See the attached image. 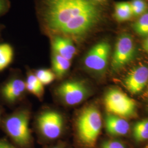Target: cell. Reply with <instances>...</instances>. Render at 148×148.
<instances>
[{"label": "cell", "instance_id": "cell-15", "mask_svg": "<svg viewBox=\"0 0 148 148\" xmlns=\"http://www.w3.org/2000/svg\"><path fill=\"white\" fill-rule=\"evenodd\" d=\"M114 16L117 21H127L132 17V13L130 2H121L115 5Z\"/></svg>", "mask_w": 148, "mask_h": 148}, {"label": "cell", "instance_id": "cell-1", "mask_svg": "<svg viewBox=\"0 0 148 148\" xmlns=\"http://www.w3.org/2000/svg\"><path fill=\"white\" fill-rule=\"evenodd\" d=\"M38 12L48 32L73 41L86 36L101 19V8L93 0H38Z\"/></svg>", "mask_w": 148, "mask_h": 148}, {"label": "cell", "instance_id": "cell-7", "mask_svg": "<svg viewBox=\"0 0 148 148\" xmlns=\"http://www.w3.org/2000/svg\"><path fill=\"white\" fill-rule=\"evenodd\" d=\"M37 126L45 137L56 139L59 137L63 131V118L57 111H46L38 117Z\"/></svg>", "mask_w": 148, "mask_h": 148}, {"label": "cell", "instance_id": "cell-9", "mask_svg": "<svg viewBox=\"0 0 148 148\" xmlns=\"http://www.w3.org/2000/svg\"><path fill=\"white\" fill-rule=\"evenodd\" d=\"M148 81V68L144 65H139L133 68L124 79L127 90L133 95L142 92Z\"/></svg>", "mask_w": 148, "mask_h": 148}, {"label": "cell", "instance_id": "cell-12", "mask_svg": "<svg viewBox=\"0 0 148 148\" xmlns=\"http://www.w3.org/2000/svg\"><path fill=\"white\" fill-rule=\"evenodd\" d=\"M25 90V82L24 81L14 79L8 82L3 87L2 93L5 100L12 103L18 99Z\"/></svg>", "mask_w": 148, "mask_h": 148}, {"label": "cell", "instance_id": "cell-23", "mask_svg": "<svg viewBox=\"0 0 148 148\" xmlns=\"http://www.w3.org/2000/svg\"><path fill=\"white\" fill-rule=\"evenodd\" d=\"M0 148H14L9 144L5 142L0 140Z\"/></svg>", "mask_w": 148, "mask_h": 148}, {"label": "cell", "instance_id": "cell-4", "mask_svg": "<svg viewBox=\"0 0 148 148\" xmlns=\"http://www.w3.org/2000/svg\"><path fill=\"white\" fill-rule=\"evenodd\" d=\"M29 112L23 110L8 117L5 125L8 134L16 143L27 146L31 141Z\"/></svg>", "mask_w": 148, "mask_h": 148}, {"label": "cell", "instance_id": "cell-25", "mask_svg": "<svg viewBox=\"0 0 148 148\" xmlns=\"http://www.w3.org/2000/svg\"><path fill=\"white\" fill-rule=\"evenodd\" d=\"M62 148V147L61 146H57V147H53V148Z\"/></svg>", "mask_w": 148, "mask_h": 148}, {"label": "cell", "instance_id": "cell-18", "mask_svg": "<svg viewBox=\"0 0 148 148\" xmlns=\"http://www.w3.org/2000/svg\"><path fill=\"white\" fill-rule=\"evenodd\" d=\"M133 28L138 35L144 37L148 36V12L139 16L133 24Z\"/></svg>", "mask_w": 148, "mask_h": 148}, {"label": "cell", "instance_id": "cell-13", "mask_svg": "<svg viewBox=\"0 0 148 148\" xmlns=\"http://www.w3.org/2000/svg\"><path fill=\"white\" fill-rule=\"evenodd\" d=\"M52 65V71L56 77L62 78L68 72L71 67V61L53 52Z\"/></svg>", "mask_w": 148, "mask_h": 148}, {"label": "cell", "instance_id": "cell-11", "mask_svg": "<svg viewBox=\"0 0 148 148\" xmlns=\"http://www.w3.org/2000/svg\"><path fill=\"white\" fill-rule=\"evenodd\" d=\"M106 127L109 134L115 136H125L130 130V125L126 120L110 114L106 117Z\"/></svg>", "mask_w": 148, "mask_h": 148}, {"label": "cell", "instance_id": "cell-29", "mask_svg": "<svg viewBox=\"0 0 148 148\" xmlns=\"http://www.w3.org/2000/svg\"><path fill=\"white\" fill-rule=\"evenodd\" d=\"M147 94H148V92H147Z\"/></svg>", "mask_w": 148, "mask_h": 148}, {"label": "cell", "instance_id": "cell-5", "mask_svg": "<svg viewBox=\"0 0 148 148\" xmlns=\"http://www.w3.org/2000/svg\"><path fill=\"white\" fill-rule=\"evenodd\" d=\"M111 52V46L106 41L97 43L85 56L84 63L89 70L102 73L106 70Z\"/></svg>", "mask_w": 148, "mask_h": 148}, {"label": "cell", "instance_id": "cell-20", "mask_svg": "<svg viewBox=\"0 0 148 148\" xmlns=\"http://www.w3.org/2000/svg\"><path fill=\"white\" fill-rule=\"evenodd\" d=\"M133 16H142L147 11V3L145 0H132L130 2Z\"/></svg>", "mask_w": 148, "mask_h": 148}, {"label": "cell", "instance_id": "cell-3", "mask_svg": "<svg viewBox=\"0 0 148 148\" xmlns=\"http://www.w3.org/2000/svg\"><path fill=\"white\" fill-rule=\"evenodd\" d=\"M106 110L110 114L122 118H128L135 115L136 104L126 93L117 89L108 91L104 97Z\"/></svg>", "mask_w": 148, "mask_h": 148}, {"label": "cell", "instance_id": "cell-16", "mask_svg": "<svg viewBox=\"0 0 148 148\" xmlns=\"http://www.w3.org/2000/svg\"><path fill=\"white\" fill-rule=\"evenodd\" d=\"M13 56V49L10 44L6 43L0 44V71L10 65Z\"/></svg>", "mask_w": 148, "mask_h": 148}, {"label": "cell", "instance_id": "cell-2", "mask_svg": "<svg viewBox=\"0 0 148 148\" xmlns=\"http://www.w3.org/2000/svg\"><path fill=\"white\" fill-rule=\"evenodd\" d=\"M76 125L80 141L87 147H95L102 127L99 110L94 106L86 108L79 114Z\"/></svg>", "mask_w": 148, "mask_h": 148}, {"label": "cell", "instance_id": "cell-24", "mask_svg": "<svg viewBox=\"0 0 148 148\" xmlns=\"http://www.w3.org/2000/svg\"><path fill=\"white\" fill-rule=\"evenodd\" d=\"M143 48L144 50L148 53V36L147 37L143 42Z\"/></svg>", "mask_w": 148, "mask_h": 148}, {"label": "cell", "instance_id": "cell-21", "mask_svg": "<svg viewBox=\"0 0 148 148\" xmlns=\"http://www.w3.org/2000/svg\"><path fill=\"white\" fill-rule=\"evenodd\" d=\"M101 148H126L125 145L116 140H106L102 144Z\"/></svg>", "mask_w": 148, "mask_h": 148}, {"label": "cell", "instance_id": "cell-27", "mask_svg": "<svg viewBox=\"0 0 148 148\" xmlns=\"http://www.w3.org/2000/svg\"><path fill=\"white\" fill-rule=\"evenodd\" d=\"M144 148H148V143L146 145V146L144 147Z\"/></svg>", "mask_w": 148, "mask_h": 148}, {"label": "cell", "instance_id": "cell-10", "mask_svg": "<svg viewBox=\"0 0 148 148\" xmlns=\"http://www.w3.org/2000/svg\"><path fill=\"white\" fill-rule=\"evenodd\" d=\"M52 47L53 52L71 62L76 54V48L74 45V41L68 37L53 36Z\"/></svg>", "mask_w": 148, "mask_h": 148}, {"label": "cell", "instance_id": "cell-14", "mask_svg": "<svg viewBox=\"0 0 148 148\" xmlns=\"http://www.w3.org/2000/svg\"><path fill=\"white\" fill-rule=\"evenodd\" d=\"M25 82L26 90L30 93L41 98L44 93V86L35 74L28 75Z\"/></svg>", "mask_w": 148, "mask_h": 148}, {"label": "cell", "instance_id": "cell-28", "mask_svg": "<svg viewBox=\"0 0 148 148\" xmlns=\"http://www.w3.org/2000/svg\"><path fill=\"white\" fill-rule=\"evenodd\" d=\"M1 30H2V27L0 25V32H1Z\"/></svg>", "mask_w": 148, "mask_h": 148}, {"label": "cell", "instance_id": "cell-17", "mask_svg": "<svg viewBox=\"0 0 148 148\" xmlns=\"http://www.w3.org/2000/svg\"><path fill=\"white\" fill-rule=\"evenodd\" d=\"M133 137L137 142H141L148 140V119L136 123L133 128Z\"/></svg>", "mask_w": 148, "mask_h": 148}, {"label": "cell", "instance_id": "cell-6", "mask_svg": "<svg viewBox=\"0 0 148 148\" xmlns=\"http://www.w3.org/2000/svg\"><path fill=\"white\" fill-rule=\"evenodd\" d=\"M136 53L133 38L127 34H123L118 38L115 44L111 60V67L119 70L131 62Z\"/></svg>", "mask_w": 148, "mask_h": 148}, {"label": "cell", "instance_id": "cell-22", "mask_svg": "<svg viewBox=\"0 0 148 148\" xmlns=\"http://www.w3.org/2000/svg\"><path fill=\"white\" fill-rule=\"evenodd\" d=\"M9 8V2L8 0H0V16H2Z\"/></svg>", "mask_w": 148, "mask_h": 148}, {"label": "cell", "instance_id": "cell-19", "mask_svg": "<svg viewBox=\"0 0 148 148\" xmlns=\"http://www.w3.org/2000/svg\"><path fill=\"white\" fill-rule=\"evenodd\" d=\"M35 75L43 86L51 84L56 77L53 71L50 69H38L36 71Z\"/></svg>", "mask_w": 148, "mask_h": 148}, {"label": "cell", "instance_id": "cell-26", "mask_svg": "<svg viewBox=\"0 0 148 148\" xmlns=\"http://www.w3.org/2000/svg\"><path fill=\"white\" fill-rule=\"evenodd\" d=\"M94 1H95V2H100V1H103V0H93Z\"/></svg>", "mask_w": 148, "mask_h": 148}, {"label": "cell", "instance_id": "cell-8", "mask_svg": "<svg viewBox=\"0 0 148 148\" xmlns=\"http://www.w3.org/2000/svg\"><path fill=\"white\" fill-rule=\"evenodd\" d=\"M57 93L65 104L75 106L85 100L88 94V90L81 81H69L60 85Z\"/></svg>", "mask_w": 148, "mask_h": 148}]
</instances>
